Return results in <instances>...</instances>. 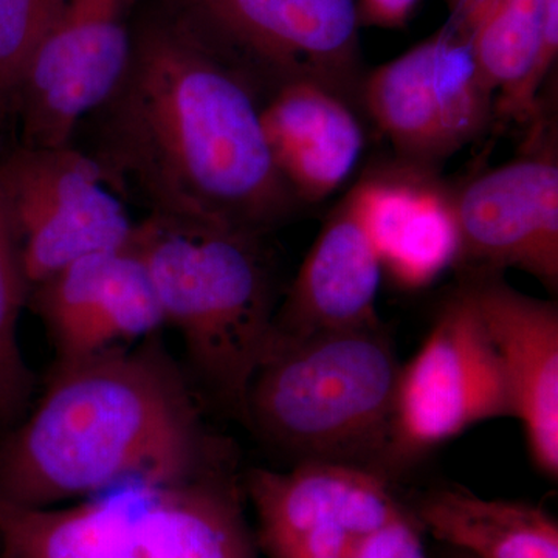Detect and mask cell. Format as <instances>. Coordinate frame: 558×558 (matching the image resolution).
I'll return each mask as SVG.
<instances>
[{
  "instance_id": "5bb4252c",
  "label": "cell",
  "mask_w": 558,
  "mask_h": 558,
  "mask_svg": "<svg viewBox=\"0 0 558 558\" xmlns=\"http://www.w3.org/2000/svg\"><path fill=\"white\" fill-rule=\"evenodd\" d=\"M436 172L398 160L363 175L344 196L400 289L427 288L458 263L454 191Z\"/></svg>"
},
{
  "instance_id": "30bf717a",
  "label": "cell",
  "mask_w": 558,
  "mask_h": 558,
  "mask_svg": "<svg viewBox=\"0 0 558 558\" xmlns=\"http://www.w3.org/2000/svg\"><path fill=\"white\" fill-rule=\"evenodd\" d=\"M247 488L269 558L349 556L407 513L387 476L352 462L307 459L290 472L253 470Z\"/></svg>"
},
{
  "instance_id": "8992f818",
  "label": "cell",
  "mask_w": 558,
  "mask_h": 558,
  "mask_svg": "<svg viewBox=\"0 0 558 558\" xmlns=\"http://www.w3.org/2000/svg\"><path fill=\"white\" fill-rule=\"evenodd\" d=\"M0 191L28 289L84 256L126 247L134 231L98 161L70 145L13 150L0 160Z\"/></svg>"
},
{
  "instance_id": "ffe728a7",
  "label": "cell",
  "mask_w": 558,
  "mask_h": 558,
  "mask_svg": "<svg viewBox=\"0 0 558 558\" xmlns=\"http://www.w3.org/2000/svg\"><path fill=\"white\" fill-rule=\"evenodd\" d=\"M134 515L117 501L49 509L0 495V558H137Z\"/></svg>"
},
{
  "instance_id": "7a4b0ae2",
  "label": "cell",
  "mask_w": 558,
  "mask_h": 558,
  "mask_svg": "<svg viewBox=\"0 0 558 558\" xmlns=\"http://www.w3.org/2000/svg\"><path fill=\"white\" fill-rule=\"evenodd\" d=\"M156 336L57 363L36 410L0 435L3 498L49 508L126 481L156 490L202 476L196 409Z\"/></svg>"
},
{
  "instance_id": "52a82bcc",
  "label": "cell",
  "mask_w": 558,
  "mask_h": 558,
  "mask_svg": "<svg viewBox=\"0 0 558 558\" xmlns=\"http://www.w3.org/2000/svg\"><path fill=\"white\" fill-rule=\"evenodd\" d=\"M502 416H510V407L497 352L462 284L440 307L416 355L400 366L385 454L402 464Z\"/></svg>"
},
{
  "instance_id": "ba28073f",
  "label": "cell",
  "mask_w": 558,
  "mask_h": 558,
  "mask_svg": "<svg viewBox=\"0 0 558 558\" xmlns=\"http://www.w3.org/2000/svg\"><path fill=\"white\" fill-rule=\"evenodd\" d=\"M222 50L263 94L311 81L360 110L357 0H194Z\"/></svg>"
},
{
  "instance_id": "ac0fdd59",
  "label": "cell",
  "mask_w": 558,
  "mask_h": 558,
  "mask_svg": "<svg viewBox=\"0 0 558 558\" xmlns=\"http://www.w3.org/2000/svg\"><path fill=\"white\" fill-rule=\"evenodd\" d=\"M134 515L143 558H256L240 498L229 484L202 475L149 490Z\"/></svg>"
},
{
  "instance_id": "cb8c5ba5",
  "label": "cell",
  "mask_w": 558,
  "mask_h": 558,
  "mask_svg": "<svg viewBox=\"0 0 558 558\" xmlns=\"http://www.w3.org/2000/svg\"><path fill=\"white\" fill-rule=\"evenodd\" d=\"M421 0H357L360 27L402 28Z\"/></svg>"
},
{
  "instance_id": "d6986e66",
  "label": "cell",
  "mask_w": 558,
  "mask_h": 558,
  "mask_svg": "<svg viewBox=\"0 0 558 558\" xmlns=\"http://www.w3.org/2000/svg\"><path fill=\"white\" fill-rule=\"evenodd\" d=\"M416 521L473 558H558L557 520L529 502L436 488L418 501Z\"/></svg>"
},
{
  "instance_id": "3957f363",
  "label": "cell",
  "mask_w": 558,
  "mask_h": 558,
  "mask_svg": "<svg viewBox=\"0 0 558 558\" xmlns=\"http://www.w3.org/2000/svg\"><path fill=\"white\" fill-rule=\"evenodd\" d=\"M128 245L148 271L165 325L182 333L202 379L244 416L275 314L258 234L150 216L134 227Z\"/></svg>"
},
{
  "instance_id": "6da1fadb",
  "label": "cell",
  "mask_w": 558,
  "mask_h": 558,
  "mask_svg": "<svg viewBox=\"0 0 558 558\" xmlns=\"http://www.w3.org/2000/svg\"><path fill=\"white\" fill-rule=\"evenodd\" d=\"M259 84L196 35L153 28L100 113L94 157L154 218L266 233L299 201L271 160Z\"/></svg>"
},
{
  "instance_id": "2e32d148",
  "label": "cell",
  "mask_w": 558,
  "mask_h": 558,
  "mask_svg": "<svg viewBox=\"0 0 558 558\" xmlns=\"http://www.w3.org/2000/svg\"><path fill=\"white\" fill-rule=\"evenodd\" d=\"M260 123L278 174L299 202L317 204L343 185L365 149L354 106L311 81L264 95Z\"/></svg>"
},
{
  "instance_id": "277c9868",
  "label": "cell",
  "mask_w": 558,
  "mask_h": 558,
  "mask_svg": "<svg viewBox=\"0 0 558 558\" xmlns=\"http://www.w3.org/2000/svg\"><path fill=\"white\" fill-rule=\"evenodd\" d=\"M400 363L380 323L267 344L244 417L271 446L352 462L387 453Z\"/></svg>"
},
{
  "instance_id": "4fadbf2b",
  "label": "cell",
  "mask_w": 558,
  "mask_h": 558,
  "mask_svg": "<svg viewBox=\"0 0 558 558\" xmlns=\"http://www.w3.org/2000/svg\"><path fill=\"white\" fill-rule=\"evenodd\" d=\"M462 284L497 352L510 416L523 425L529 457L539 473L557 481V304L521 293L501 274H472Z\"/></svg>"
},
{
  "instance_id": "9a60e30c",
  "label": "cell",
  "mask_w": 558,
  "mask_h": 558,
  "mask_svg": "<svg viewBox=\"0 0 558 558\" xmlns=\"http://www.w3.org/2000/svg\"><path fill=\"white\" fill-rule=\"evenodd\" d=\"M381 275L379 255L343 197L326 219L281 306L275 310L266 347L376 325Z\"/></svg>"
},
{
  "instance_id": "8fae6325",
  "label": "cell",
  "mask_w": 558,
  "mask_h": 558,
  "mask_svg": "<svg viewBox=\"0 0 558 558\" xmlns=\"http://www.w3.org/2000/svg\"><path fill=\"white\" fill-rule=\"evenodd\" d=\"M458 266L472 274L519 269L550 293L558 289L556 134L535 124L521 157L454 191Z\"/></svg>"
},
{
  "instance_id": "5b68a950",
  "label": "cell",
  "mask_w": 558,
  "mask_h": 558,
  "mask_svg": "<svg viewBox=\"0 0 558 558\" xmlns=\"http://www.w3.org/2000/svg\"><path fill=\"white\" fill-rule=\"evenodd\" d=\"M360 110L399 161L438 171L495 119V92L468 40L447 22L435 35L365 73Z\"/></svg>"
},
{
  "instance_id": "9c48e42d",
  "label": "cell",
  "mask_w": 558,
  "mask_h": 558,
  "mask_svg": "<svg viewBox=\"0 0 558 558\" xmlns=\"http://www.w3.org/2000/svg\"><path fill=\"white\" fill-rule=\"evenodd\" d=\"M135 0H64L17 90L22 146L70 145L81 120L105 105L130 64Z\"/></svg>"
},
{
  "instance_id": "44dd1931",
  "label": "cell",
  "mask_w": 558,
  "mask_h": 558,
  "mask_svg": "<svg viewBox=\"0 0 558 558\" xmlns=\"http://www.w3.org/2000/svg\"><path fill=\"white\" fill-rule=\"evenodd\" d=\"M27 295L16 236L0 191V435L20 424L32 396V374L17 341V323Z\"/></svg>"
},
{
  "instance_id": "7402d4cb",
  "label": "cell",
  "mask_w": 558,
  "mask_h": 558,
  "mask_svg": "<svg viewBox=\"0 0 558 558\" xmlns=\"http://www.w3.org/2000/svg\"><path fill=\"white\" fill-rule=\"evenodd\" d=\"M64 0H0V120L16 105L33 53Z\"/></svg>"
},
{
  "instance_id": "e0dca14e",
  "label": "cell",
  "mask_w": 558,
  "mask_h": 558,
  "mask_svg": "<svg viewBox=\"0 0 558 558\" xmlns=\"http://www.w3.org/2000/svg\"><path fill=\"white\" fill-rule=\"evenodd\" d=\"M449 24L470 46L495 92V117L535 124L542 89L557 62L558 36L545 35V0H444Z\"/></svg>"
},
{
  "instance_id": "d4e9b609",
  "label": "cell",
  "mask_w": 558,
  "mask_h": 558,
  "mask_svg": "<svg viewBox=\"0 0 558 558\" xmlns=\"http://www.w3.org/2000/svg\"><path fill=\"white\" fill-rule=\"evenodd\" d=\"M349 556H343V557H329V558H348Z\"/></svg>"
},
{
  "instance_id": "7c38bea8",
  "label": "cell",
  "mask_w": 558,
  "mask_h": 558,
  "mask_svg": "<svg viewBox=\"0 0 558 558\" xmlns=\"http://www.w3.org/2000/svg\"><path fill=\"white\" fill-rule=\"evenodd\" d=\"M33 301L58 363L128 348L165 325L148 271L130 245L69 264L33 288Z\"/></svg>"
},
{
  "instance_id": "603a6c76",
  "label": "cell",
  "mask_w": 558,
  "mask_h": 558,
  "mask_svg": "<svg viewBox=\"0 0 558 558\" xmlns=\"http://www.w3.org/2000/svg\"><path fill=\"white\" fill-rule=\"evenodd\" d=\"M348 558H427L417 521L403 513L371 532L357 543Z\"/></svg>"
}]
</instances>
